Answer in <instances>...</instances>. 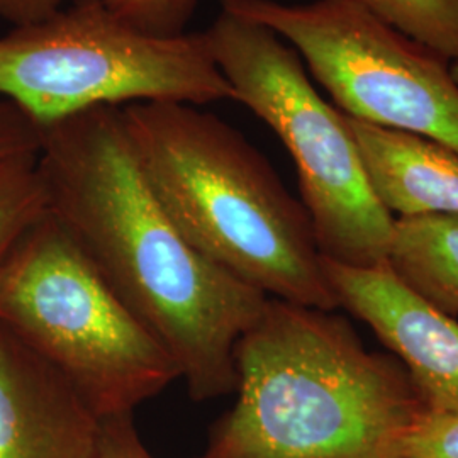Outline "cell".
<instances>
[{
	"instance_id": "6da1fadb",
	"label": "cell",
	"mask_w": 458,
	"mask_h": 458,
	"mask_svg": "<svg viewBox=\"0 0 458 458\" xmlns=\"http://www.w3.org/2000/svg\"><path fill=\"white\" fill-rule=\"evenodd\" d=\"M38 166L49 213L168 350L191 397L234 393V348L268 297L208 260L165 213L123 107L43 128Z\"/></svg>"
},
{
	"instance_id": "7a4b0ae2",
	"label": "cell",
	"mask_w": 458,
	"mask_h": 458,
	"mask_svg": "<svg viewBox=\"0 0 458 458\" xmlns=\"http://www.w3.org/2000/svg\"><path fill=\"white\" fill-rule=\"evenodd\" d=\"M236 401L197 458H397L425 406L336 311L267 299L234 348Z\"/></svg>"
},
{
	"instance_id": "3957f363",
	"label": "cell",
	"mask_w": 458,
	"mask_h": 458,
	"mask_svg": "<svg viewBox=\"0 0 458 458\" xmlns=\"http://www.w3.org/2000/svg\"><path fill=\"white\" fill-rule=\"evenodd\" d=\"M134 155L189 243L270 299L336 311L304 204L245 136L204 107H123Z\"/></svg>"
},
{
	"instance_id": "277c9868",
	"label": "cell",
	"mask_w": 458,
	"mask_h": 458,
	"mask_svg": "<svg viewBox=\"0 0 458 458\" xmlns=\"http://www.w3.org/2000/svg\"><path fill=\"white\" fill-rule=\"evenodd\" d=\"M0 327L65 377L98 418L181 380L160 340L47 211L0 276Z\"/></svg>"
},
{
	"instance_id": "5b68a950",
	"label": "cell",
	"mask_w": 458,
	"mask_h": 458,
	"mask_svg": "<svg viewBox=\"0 0 458 458\" xmlns=\"http://www.w3.org/2000/svg\"><path fill=\"white\" fill-rule=\"evenodd\" d=\"M0 98L47 128L102 106L204 107L234 100V92L204 31L149 33L104 0H75L0 36Z\"/></svg>"
},
{
	"instance_id": "8992f818",
	"label": "cell",
	"mask_w": 458,
	"mask_h": 458,
	"mask_svg": "<svg viewBox=\"0 0 458 458\" xmlns=\"http://www.w3.org/2000/svg\"><path fill=\"white\" fill-rule=\"evenodd\" d=\"M204 33L234 102L293 157L321 255L352 267L386 262L395 217L370 187L344 113L319 96L299 55L268 28L226 11Z\"/></svg>"
},
{
	"instance_id": "52a82bcc",
	"label": "cell",
	"mask_w": 458,
	"mask_h": 458,
	"mask_svg": "<svg viewBox=\"0 0 458 458\" xmlns=\"http://www.w3.org/2000/svg\"><path fill=\"white\" fill-rule=\"evenodd\" d=\"M294 49L336 109L458 151V82L452 64L397 33L353 0H221Z\"/></svg>"
},
{
	"instance_id": "ba28073f",
	"label": "cell",
	"mask_w": 458,
	"mask_h": 458,
	"mask_svg": "<svg viewBox=\"0 0 458 458\" xmlns=\"http://www.w3.org/2000/svg\"><path fill=\"white\" fill-rule=\"evenodd\" d=\"M338 310L372 329L408 372L425 406L458 411V319L416 294L387 262L352 267L323 257Z\"/></svg>"
},
{
	"instance_id": "9c48e42d",
	"label": "cell",
	"mask_w": 458,
	"mask_h": 458,
	"mask_svg": "<svg viewBox=\"0 0 458 458\" xmlns=\"http://www.w3.org/2000/svg\"><path fill=\"white\" fill-rule=\"evenodd\" d=\"M98 426L65 377L0 327V458H89Z\"/></svg>"
},
{
	"instance_id": "30bf717a",
	"label": "cell",
	"mask_w": 458,
	"mask_h": 458,
	"mask_svg": "<svg viewBox=\"0 0 458 458\" xmlns=\"http://www.w3.org/2000/svg\"><path fill=\"white\" fill-rule=\"evenodd\" d=\"M367 179L394 217L458 216V151L344 115Z\"/></svg>"
},
{
	"instance_id": "8fae6325",
	"label": "cell",
	"mask_w": 458,
	"mask_h": 458,
	"mask_svg": "<svg viewBox=\"0 0 458 458\" xmlns=\"http://www.w3.org/2000/svg\"><path fill=\"white\" fill-rule=\"evenodd\" d=\"M386 262L416 294L458 318V216L395 217Z\"/></svg>"
},
{
	"instance_id": "7c38bea8",
	"label": "cell",
	"mask_w": 458,
	"mask_h": 458,
	"mask_svg": "<svg viewBox=\"0 0 458 458\" xmlns=\"http://www.w3.org/2000/svg\"><path fill=\"white\" fill-rule=\"evenodd\" d=\"M48 211L38 155L0 160V276L28 231Z\"/></svg>"
},
{
	"instance_id": "4fadbf2b",
	"label": "cell",
	"mask_w": 458,
	"mask_h": 458,
	"mask_svg": "<svg viewBox=\"0 0 458 458\" xmlns=\"http://www.w3.org/2000/svg\"><path fill=\"white\" fill-rule=\"evenodd\" d=\"M397 33L458 62V0H353Z\"/></svg>"
},
{
	"instance_id": "5bb4252c",
	"label": "cell",
	"mask_w": 458,
	"mask_h": 458,
	"mask_svg": "<svg viewBox=\"0 0 458 458\" xmlns=\"http://www.w3.org/2000/svg\"><path fill=\"white\" fill-rule=\"evenodd\" d=\"M397 458H458V411L423 406L404 428Z\"/></svg>"
},
{
	"instance_id": "9a60e30c",
	"label": "cell",
	"mask_w": 458,
	"mask_h": 458,
	"mask_svg": "<svg viewBox=\"0 0 458 458\" xmlns=\"http://www.w3.org/2000/svg\"><path fill=\"white\" fill-rule=\"evenodd\" d=\"M117 16L149 33H185L197 0H104Z\"/></svg>"
},
{
	"instance_id": "2e32d148",
	"label": "cell",
	"mask_w": 458,
	"mask_h": 458,
	"mask_svg": "<svg viewBox=\"0 0 458 458\" xmlns=\"http://www.w3.org/2000/svg\"><path fill=\"white\" fill-rule=\"evenodd\" d=\"M89 458H155L141 442L132 412L98 418V433Z\"/></svg>"
},
{
	"instance_id": "e0dca14e",
	"label": "cell",
	"mask_w": 458,
	"mask_h": 458,
	"mask_svg": "<svg viewBox=\"0 0 458 458\" xmlns=\"http://www.w3.org/2000/svg\"><path fill=\"white\" fill-rule=\"evenodd\" d=\"M43 128L9 98H0V160L38 155Z\"/></svg>"
},
{
	"instance_id": "ac0fdd59",
	"label": "cell",
	"mask_w": 458,
	"mask_h": 458,
	"mask_svg": "<svg viewBox=\"0 0 458 458\" xmlns=\"http://www.w3.org/2000/svg\"><path fill=\"white\" fill-rule=\"evenodd\" d=\"M62 5L64 0H0V17L16 28L49 16Z\"/></svg>"
},
{
	"instance_id": "d6986e66",
	"label": "cell",
	"mask_w": 458,
	"mask_h": 458,
	"mask_svg": "<svg viewBox=\"0 0 458 458\" xmlns=\"http://www.w3.org/2000/svg\"><path fill=\"white\" fill-rule=\"evenodd\" d=\"M452 72H454V77L457 79L458 82V62L457 64H452Z\"/></svg>"
}]
</instances>
